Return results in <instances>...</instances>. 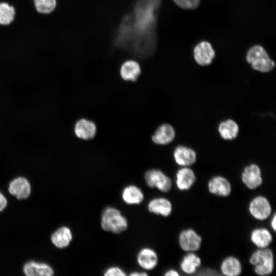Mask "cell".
Segmentation results:
<instances>
[{
	"label": "cell",
	"instance_id": "6da1fadb",
	"mask_svg": "<svg viewBox=\"0 0 276 276\" xmlns=\"http://www.w3.org/2000/svg\"><path fill=\"white\" fill-rule=\"evenodd\" d=\"M100 226L105 232L120 234L128 229L129 222L119 209L114 206H107L101 213Z\"/></svg>",
	"mask_w": 276,
	"mask_h": 276
},
{
	"label": "cell",
	"instance_id": "7a4b0ae2",
	"mask_svg": "<svg viewBox=\"0 0 276 276\" xmlns=\"http://www.w3.org/2000/svg\"><path fill=\"white\" fill-rule=\"evenodd\" d=\"M254 272L260 276H267L273 272L274 258L272 250L269 247L257 248L249 258Z\"/></svg>",
	"mask_w": 276,
	"mask_h": 276
},
{
	"label": "cell",
	"instance_id": "3957f363",
	"mask_svg": "<svg viewBox=\"0 0 276 276\" xmlns=\"http://www.w3.org/2000/svg\"><path fill=\"white\" fill-rule=\"evenodd\" d=\"M246 59L254 70L261 73L271 72L275 65L265 50L259 45L251 47L248 51Z\"/></svg>",
	"mask_w": 276,
	"mask_h": 276
},
{
	"label": "cell",
	"instance_id": "277c9868",
	"mask_svg": "<svg viewBox=\"0 0 276 276\" xmlns=\"http://www.w3.org/2000/svg\"><path fill=\"white\" fill-rule=\"evenodd\" d=\"M144 179L148 187L156 189L162 193L170 192L173 187L171 178L160 169L147 170L144 173Z\"/></svg>",
	"mask_w": 276,
	"mask_h": 276
},
{
	"label": "cell",
	"instance_id": "5b68a950",
	"mask_svg": "<svg viewBox=\"0 0 276 276\" xmlns=\"http://www.w3.org/2000/svg\"><path fill=\"white\" fill-rule=\"evenodd\" d=\"M248 210L251 217L258 221H265L272 214V208L270 201L262 195H257L250 200Z\"/></svg>",
	"mask_w": 276,
	"mask_h": 276
},
{
	"label": "cell",
	"instance_id": "8992f818",
	"mask_svg": "<svg viewBox=\"0 0 276 276\" xmlns=\"http://www.w3.org/2000/svg\"><path fill=\"white\" fill-rule=\"evenodd\" d=\"M202 237L194 229L186 228L180 232L178 236L179 246L183 251L196 252L201 246Z\"/></svg>",
	"mask_w": 276,
	"mask_h": 276
},
{
	"label": "cell",
	"instance_id": "52a82bcc",
	"mask_svg": "<svg viewBox=\"0 0 276 276\" xmlns=\"http://www.w3.org/2000/svg\"><path fill=\"white\" fill-rule=\"evenodd\" d=\"M241 180L249 190H255L260 187L263 183L260 167L255 163L246 166L241 174Z\"/></svg>",
	"mask_w": 276,
	"mask_h": 276
},
{
	"label": "cell",
	"instance_id": "ba28073f",
	"mask_svg": "<svg viewBox=\"0 0 276 276\" xmlns=\"http://www.w3.org/2000/svg\"><path fill=\"white\" fill-rule=\"evenodd\" d=\"M138 265L144 271H151L155 269L158 264L157 252L150 247H144L137 252L136 257Z\"/></svg>",
	"mask_w": 276,
	"mask_h": 276
},
{
	"label": "cell",
	"instance_id": "9c48e42d",
	"mask_svg": "<svg viewBox=\"0 0 276 276\" xmlns=\"http://www.w3.org/2000/svg\"><path fill=\"white\" fill-rule=\"evenodd\" d=\"M209 192L216 196L227 197L232 191V186L229 180L221 175L212 177L207 184Z\"/></svg>",
	"mask_w": 276,
	"mask_h": 276
},
{
	"label": "cell",
	"instance_id": "30bf717a",
	"mask_svg": "<svg viewBox=\"0 0 276 276\" xmlns=\"http://www.w3.org/2000/svg\"><path fill=\"white\" fill-rule=\"evenodd\" d=\"M196 180V175L190 167H180L175 173V186L180 191H187L191 189Z\"/></svg>",
	"mask_w": 276,
	"mask_h": 276
},
{
	"label": "cell",
	"instance_id": "8fae6325",
	"mask_svg": "<svg viewBox=\"0 0 276 276\" xmlns=\"http://www.w3.org/2000/svg\"><path fill=\"white\" fill-rule=\"evenodd\" d=\"M175 163L180 167H191L197 161V155L192 148L180 145L176 146L173 152Z\"/></svg>",
	"mask_w": 276,
	"mask_h": 276
},
{
	"label": "cell",
	"instance_id": "7c38bea8",
	"mask_svg": "<svg viewBox=\"0 0 276 276\" xmlns=\"http://www.w3.org/2000/svg\"><path fill=\"white\" fill-rule=\"evenodd\" d=\"M148 212L163 217L170 216L173 212L171 200L165 197H157L150 199L147 205Z\"/></svg>",
	"mask_w": 276,
	"mask_h": 276
},
{
	"label": "cell",
	"instance_id": "4fadbf2b",
	"mask_svg": "<svg viewBox=\"0 0 276 276\" xmlns=\"http://www.w3.org/2000/svg\"><path fill=\"white\" fill-rule=\"evenodd\" d=\"M215 56V51L208 42L202 41L197 44L194 48V59L196 63L201 66L211 64Z\"/></svg>",
	"mask_w": 276,
	"mask_h": 276
},
{
	"label": "cell",
	"instance_id": "5bb4252c",
	"mask_svg": "<svg viewBox=\"0 0 276 276\" xmlns=\"http://www.w3.org/2000/svg\"><path fill=\"white\" fill-rule=\"evenodd\" d=\"M122 201L128 205H140L145 199V194L141 188L135 185L126 186L121 191Z\"/></svg>",
	"mask_w": 276,
	"mask_h": 276
},
{
	"label": "cell",
	"instance_id": "9a60e30c",
	"mask_svg": "<svg viewBox=\"0 0 276 276\" xmlns=\"http://www.w3.org/2000/svg\"><path fill=\"white\" fill-rule=\"evenodd\" d=\"M249 239L257 248H265L269 247L272 243L273 236L267 228L258 227L251 231Z\"/></svg>",
	"mask_w": 276,
	"mask_h": 276
},
{
	"label": "cell",
	"instance_id": "2e32d148",
	"mask_svg": "<svg viewBox=\"0 0 276 276\" xmlns=\"http://www.w3.org/2000/svg\"><path fill=\"white\" fill-rule=\"evenodd\" d=\"M176 131L171 125L165 123L160 125L152 136V140L155 144L167 145L172 143L175 138Z\"/></svg>",
	"mask_w": 276,
	"mask_h": 276
},
{
	"label": "cell",
	"instance_id": "e0dca14e",
	"mask_svg": "<svg viewBox=\"0 0 276 276\" xmlns=\"http://www.w3.org/2000/svg\"><path fill=\"white\" fill-rule=\"evenodd\" d=\"M9 193L18 199L27 198L31 193V185L25 177H18L11 181L9 186Z\"/></svg>",
	"mask_w": 276,
	"mask_h": 276
},
{
	"label": "cell",
	"instance_id": "ac0fdd59",
	"mask_svg": "<svg viewBox=\"0 0 276 276\" xmlns=\"http://www.w3.org/2000/svg\"><path fill=\"white\" fill-rule=\"evenodd\" d=\"M74 132L76 136L84 140L93 139L97 133L96 124L89 120L81 119L75 124Z\"/></svg>",
	"mask_w": 276,
	"mask_h": 276
},
{
	"label": "cell",
	"instance_id": "d6986e66",
	"mask_svg": "<svg viewBox=\"0 0 276 276\" xmlns=\"http://www.w3.org/2000/svg\"><path fill=\"white\" fill-rule=\"evenodd\" d=\"M220 271L222 274L225 276H238L242 272V265L236 257L228 256L222 260Z\"/></svg>",
	"mask_w": 276,
	"mask_h": 276
},
{
	"label": "cell",
	"instance_id": "ffe728a7",
	"mask_svg": "<svg viewBox=\"0 0 276 276\" xmlns=\"http://www.w3.org/2000/svg\"><path fill=\"white\" fill-rule=\"evenodd\" d=\"M217 129L220 137L226 141L235 140L238 136L240 131L238 124L232 119H227L220 122Z\"/></svg>",
	"mask_w": 276,
	"mask_h": 276
},
{
	"label": "cell",
	"instance_id": "44dd1931",
	"mask_svg": "<svg viewBox=\"0 0 276 276\" xmlns=\"http://www.w3.org/2000/svg\"><path fill=\"white\" fill-rule=\"evenodd\" d=\"M202 264L201 258L195 252H188L182 258L179 267L185 274H194Z\"/></svg>",
	"mask_w": 276,
	"mask_h": 276
},
{
	"label": "cell",
	"instance_id": "7402d4cb",
	"mask_svg": "<svg viewBox=\"0 0 276 276\" xmlns=\"http://www.w3.org/2000/svg\"><path fill=\"white\" fill-rule=\"evenodd\" d=\"M23 271L28 276H51L54 274L53 269L49 265L34 261L26 263Z\"/></svg>",
	"mask_w": 276,
	"mask_h": 276
},
{
	"label": "cell",
	"instance_id": "603a6c76",
	"mask_svg": "<svg viewBox=\"0 0 276 276\" xmlns=\"http://www.w3.org/2000/svg\"><path fill=\"white\" fill-rule=\"evenodd\" d=\"M73 240L71 229L67 226H63L58 228L51 236V241L53 244L59 248H64L68 246Z\"/></svg>",
	"mask_w": 276,
	"mask_h": 276
},
{
	"label": "cell",
	"instance_id": "cb8c5ba5",
	"mask_svg": "<svg viewBox=\"0 0 276 276\" xmlns=\"http://www.w3.org/2000/svg\"><path fill=\"white\" fill-rule=\"evenodd\" d=\"M141 73L140 64L135 61L130 60L124 62L120 68V75L125 81H135Z\"/></svg>",
	"mask_w": 276,
	"mask_h": 276
},
{
	"label": "cell",
	"instance_id": "d4e9b609",
	"mask_svg": "<svg viewBox=\"0 0 276 276\" xmlns=\"http://www.w3.org/2000/svg\"><path fill=\"white\" fill-rule=\"evenodd\" d=\"M15 15V10L12 6L5 2L0 3V25H9L14 20Z\"/></svg>",
	"mask_w": 276,
	"mask_h": 276
},
{
	"label": "cell",
	"instance_id": "484cf974",
	"mask_svg": "<svg viewBox=\"0 0 276 276\" xmlns=\"http://www.w3.org/2000/svg\"><path fill=\"white\" fill-rule=\"evenodd\" d=\"M36 10L40 13L49 14L55 9L56 0H34Z\"/></svg>",
	"mask_w": 276,
	"mask_h": 276
},
{
	"label": "cell",
	"instance_id": "4316f807",
	"mask_svg": "<svg viewBox=\"0 0 276 276\" xmlns=\"http://www.w3.org/2000/svg\"><path fill=\"white\" fill-rule=\"evenodd\" d=\"M179 7L184 9H194L199 5L200 0H173Z\"/></svg>",
	"mask_w": 276,
	"mask_h": 276
},
{
	"label": "cell",
	"instance_id": "83f0119b",
	"mask_svg": "<svg viewBox=\"0 0 276 276\" xmlns=\"http://www.w3.org/2000/svg\"><path fill=\"white\" fill-rule=\"evenodd\" d=\"M127 275L125 271L118 266H109L103 271L104 276H126Z\"/></svg>",
	"mask_w": 276,
	"mask_h": 276
},
{
	"label": "cell",
	"instance_id": "f1b7e54d",
	"mask_svg": "<svg viewBox=\"0 0 276 276\" xmlns=\"http://www.w3.org/2000/svg\"><path fill=\"white\" fill-rule=\"evenodd\" d=\"M7 201L4 195L0 192V212H2L6 206Z\"/></svg>",
	"mask_w": 276,
	"mask_h": 276
},
{
	"label": "cell",
	"instance_id": "f546056e",
	"mask_svg": "<svg viewBox=\"0 0 276 276\" xmlns=\"http://www.w3.org/2000/svg\"><path fill=\"white\" fill-rule=\"evenodd\" d=\"M164 276H180V274L178 271L174 269H169L166 271L164 274Z\"/></svg>",
	"mask_w": 276,
	"mask_h": 276
},
{
	"label": "cell",
	"instance_id": "4dcf8cb0",
	"mask_svg": "<svg viewBox=\"0 0 276 276\" xmlns=\"http://www.w3.org/2000/svg\"><path fill=\"white\" fill-rule=\"evenodd\" d=\"M271 220L270 222V227L272 230L275 232L276 231V214L273 213L271 216Z\"/></svg>",
	"mask_w": 276,
	"mask_h": 276
},
{
	"label": "cell",
	"instance_id": "1f68e13d",
	"mask_svg": "<svg viewBox=\"0 0 276 276\" xmlns=\"http://www.w3.org/2000/svg\"><path fill=\"white\" fill-rule=\"evenodd\" d=\"M130 276H147L148 273L146 271H133L128 274Z\"/></svg>",
	"mask_w": 276,
	"mask_h": 276
}]
</instances>
